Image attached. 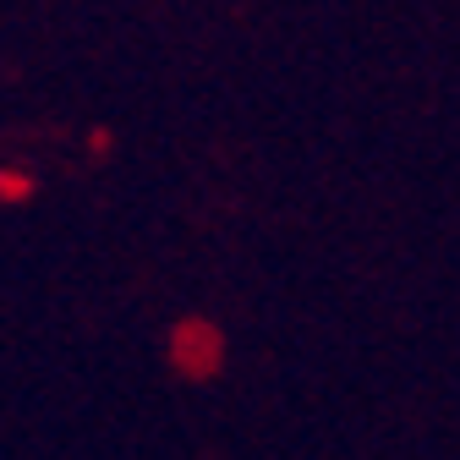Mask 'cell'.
I'll return each instance as SVG.
<instances>
[]
</instances>
